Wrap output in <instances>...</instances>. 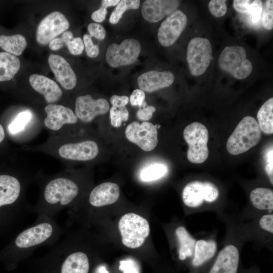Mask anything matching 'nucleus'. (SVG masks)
Returning <instances> with one entry per match:
<instances>
[{"mask_svg": "<svg viewBox=\"0 0 273 273\" xmlns=\"http://www.w3.org/2000/svg\"><path fill=\"white\" fill-rule=\"evenodd\" d=\"M79 191L78 186L73 179L64 176L55 177L43 186L38 201L31 210L38 216L54 217L71 205Z\"/></svg>", "mask_w": 273, "mask_h": 273, "instance_id": "nucleus-1", "label": "nucleus"}, {"mask_svg": "<svg viewBox=\"0 0 273 273\" xmlns=\"http://www.w3.org/2000/svg\"><path fill=\"white\" fill-rule=\"evenodd\" d=\"M244 242L230 228L227 238L222 248L203 273H240L241 250Z\"/></svg>", "mask_w": 273, "mask_h": 273, "instance_id": "nucleus-2", "label": "nucleus"}, {"mask_svg": "<svg viewBox=\"0 0 273 273\" xmlns=\"http://www.w3.org/2000/svg\"><path fill=\"white\" fill-rule=\"evenodd\" d=\"M217 186L210 181L193 180L184 188L181 198L184 204L193 213L211 210L219 197Z\"/></svg>", "mask_w": 273, "mask_h": 273, "instance_id": "nucleus-3", "label": "nucleus"}, {"mask_svg": "<svg viewBox=\"0 0 273 273\" xmlns=\"http://www.w3.org/2000/svg\"><path fill=\"white\" fill-rule=\"evenodd\" d=\"M261 136V131L256 120L250 116H245L228 139L226 149L234 155L245 153L258 143Z\"/></svg>", "mask_w": 273, "mask_h": 273, "instance_id": "nucleus-4", "label": "nucleus"}, {"mask_svg": "<svg viewBox=\"0 0 273 273\" xmlns=\"http://www.w3.org/2000/svg\"><path fill=\"white\" fill-rule=\"evenodd\" d=\"M118 228L123 244L130 248L141 246L150 234L148 221L133 213L123 215L119 221Z\"/></svg>", "mask_w": 273, "mask_h": 273, "instance_id": "nucleus-5", "label": "nucleus"}, {"mask_svg": "<svg viewBox=\"0 0 273 273\" xmlns=\"http://www.w3.org/2000/svg\"><path fill=\"white\" fill-rule=\"evenodd\" d=\"M218 62L221 70L240 80L247 78L252 70V63L247 58L246 50L241 46L225 47L220 54Z\"/></svg>", "mask_w": 273, "mask_h": 273, "instance_id": "nucleus-6", "label": "nucleus"}, {"mask_svg": "<svg viewBox=\"0 0 273 273\" xmlns=\"http://www.w3.org/2000/svg\"><path fill=\"white\" fill-rule=\"evenodd\" d=\"M183 135L189 145L187 157L189 161L200 164L206 160L209 155V133L206 127L201 123L193 122L185 128Z\"/></svg>", "mask_w": 273, "mask_h": 273, "instance_id": "nucleus-7", "label": "nucleus"}, {"mask_svg": "<svg viewBox=\"0 0 273 273\" xmlns=\"http://www.w3.org/2000/svg\"><path fill=\"white\" fill-rule=\"evenodd\" d=\"M187 59L193 75L197 76L204 73L213 59L210 41L206 38H192L188 46Z\"/></svg>", "mask_w": 273, "mask_h": 273, "instance_id": "nucleus-8", "label": "nucleus"}, {"mask_svg": "<svg viewBox=\"0 0 273 273\" xmlns=\"http://www.w3.org/2000/svg\"><path fill=\"white\" fill-rule=\"evenodd\" d=\"M140 42L134 38L124 40L120 44L112 43L108 47L106 59L108 64L113 68L133 63L141 52Z\"/></svg>", "mask_w": 273, "mask_h": 273, "instance_id": "nucleus-9", "label": "nucleus"}, {"mask_svg": "<svg viewBox=\"0 0 273 273\" xmlns=\"http://www.w3.org/2000/svg\"><path fill=\"white\" fill-rule=\"evenodd\" d=\"M125 134L128 141L145 151L153 150L158 144L157 129L149 122L145 121L140 124L134 121L127 125Z\"/></svg>", "mask_w": 273, "mask_h": 273, "instance_id": "nucleus-10", "label": "nucleus"}, {"mask_svg": "<svg viewBox=\"0 0 273 273\" xmlns=\"http://www.w3.org/2000/svg\"><path fill=\"white\" fill-rule=\"evenodd\" d=\"M213 237L197 239L193 256L188 266L189 273H203L218 252Z\"/></svg>", "mask_w": 273, "mask_h": 273, "instance_id": "nucleus-11", "label": "nucleus"}, {"mask_svg": "<svg viewBox=\"0 0 273 273\" xmlns=\"http://www.w3.org/2000/svg\"><path fill=\"white\" fill-rule=\"evenodd\" d=\"M69 27V23L64 14L59 11H54L45 17L38 24L36 33V40L41 45H46Z\"/></svg>", "mask_w": 273, "mask_h": 273, "instance_id": "nucleus-12", "label": "nucleus"}, {"mask_svg": "<svg viewBox=\"0 0 273 273\" xmlns=\"http://www.w3.org/2000/svg\"><path fill=\"white\" fill-rule=\"evenodd\" d=\"M187 17L181 11L171 13L161 24L158 31V39L164 47L173 44L186 27Z\"/></svg>", "mask_w": 273, "mask_h": 273, "instance_id": "nucleus-13", "label": "nucleus"}, {"mask_svg": "<svg viewBox=\"0 0 273 273\" xmlns=\"http://www.w3.org/2000/svg\"><path fill=\"white\" fill-rule=\"evenodd\" d=\"M109 108V104L105 99L95 100L89 95L80 96L75 101V114L82 121L89 122L97 115L106 114Z\"/></svg>", "mask_w": 273, "mask_h": 273, "instance_id": "nucleus-14", "label": "nucleus"}, {"mask_svg": "<svg viewBox=\"0 0 273 273\" xmlns=\"http://www.w3.org/2000/svg\"><path fill=\"white\" fill-rule=\"evenodd\" d=\"M59 155L66 160L88 161L94 159L98 154L97 144L90 140L75 143H67L58 149Z\"/></svg>", "mask_w": 273, "mask_h": 273, "instance_id": "nucleus-15", "label": "nucleus"}, {"mask_svg": "<svg viewBox=\"0 0 273 273\" xmlns=\"http://www.w3.org/2000/svg\"><path fill=\"white\" fill-rule=\"evenodd\" d=\"M47 117L44 120L46 127L57 131L67 124H75L78 118L69 108L55 104H49L44 108Z\"/></svg>", "mask_w": 273, "mask_h": 273, "instance_id": "nucleus-16", "label": "nucleus"}, {"mask_svg": "<svg viewBox=\"0 0 273 273\" xmlns=\"http://www.w3.org/2000/svg\"><path fill=\"white\" fill-rule=\"evenodd\" d=\"M179 4L180 1L174 0H146L142 5V15L147 21L156 23L174 12Z\"/></svg>", "mask_w": 273, "mask_h": 273, "instance_id": "nucleus-17", "label": "nucleus"}, {"mask_svg": "<svg viewBox=\"0 0 273 273\" xmlns=\"http://www.w3.org/2000/svg\"><path fill=\"white\" fill-rule=\"evenodd\" d=\"M48 63L56 80L63 88L71 90L75 86L77 82L75 73L63 57L51 54Z\"/></svg>", "mask_w": 273, "mask_h": 273, "instance_id": "nucleus-18", "label": "nucleus"}, {"mask_svg": "<svg viewBox=\"0 0 273 273\" xmlns=\"http://www.w3.org/2000/svg\"><path fill=\"white\" fill-rule=\"evenodd\" d=\"M174 79V75L170 71L151 70L140 75L138 78V83L141 89L144 92L152 93L169 87Z\"/></svg>", "mask_w": 273, "mask_h": 273, "instance_id": "nucleus-19", "label": "nucleus"}, {"mask_svg": "<svg viewBox=\"0 0 273 273\" xmlns=\"http://www.w3.org/2000/svg\"><path fill=\"white\" fill-rule=\"evenodd\" d=\"M120 196V189L117 184L106 182L94 188L90 193L88 202L95 207H100L116 202Z\"/></svg>", "mask_w": 273, "mask_h": 273, "instance_id": "nucleus-20", "label": "nucleus"}, {"mask_svg": "<svg viewBox=\"0 0 273 273\" xmlns=\"http://www.w3.org/2000/svg\"><path fill=\"white\" fill-rule=\"evenodd\" d=\"M29 80L32 88L43 96L49 104L57 102L62 96V91L58 84L44 75L32 74Z\"/></svg>", "mask_w": 273, "mask_h": 273, "instance_id": "nucleus-21", "label": "nucleus"}, {"mask_svg": "<svg viewBox=\"0 0 273 273\" xmlns=\"http://www.w3.org/2000/svg\"><path fill=\"white\" fill-rule=\"evenodd\" d=\"M22 194V184L12 175H0V208L18 202Z\"/></svg>", "mask_w": 273, "mask_h": 273, "instance_id": "nucleus-22", "label": "nucleus"}, {"mask_svg": "<svg viewBox=\"0 0 273 273\" xmlns=\"http://www.w3.org/2000/svg\"><path fill=\"white\" fill-rule=\"evenodd\" d=\"M174 234L177 242L178 258L181 261H187L188 266L193 256L197 239L184 225L178 226Z\"/></svg>", "mask_w": 273, "mask_h": 273, "instance_id": "nucleus-23", "label": "nucleus"}, {"mask_svg": "<svg viewBox=\"0 0 273 273\" xmlns=\"http://www.w3.org/2000/svg\"><path fill=\"white\" fill-rule=\"evenodd\" d=\"M89 268L87 254L81 251L67 254L62 261L60 273H88Z\"/></svg>", "mask_w": 273, "mask_h": 273, "instance_id": "nucleus-24", "label": "nucleus"}, {"mask_svg": "<svg viewBox=\"0 0 273 273\" xmlns=\"http://www.w3.org/2000/svg\"><path fill=\"white\" fill-rule=\"evenodd\" d=\"M249 200L251 205L259 213H272V190L263 187L253 189L250 193Z\"/></svg>", "mask_w": 273, "mask_h": 273, "instance_id": "nucleus-25", "label": "nucleus"}, {"mask_svg": "<svg viewBox=\"0 0 273 273\" xmlns=\"http://www.w3.org/2000/svg\"><path fill=\"white\" fill-rule=\"evenodd\" d=\"M64 46H67L69 52L73 55H80L84 49V46L80 37H73L70 31L63 33L61 37L52 40L49 43V48L53 51H57Z\"/></svg>", "mask_w": 273, "mask_h": 273, "instance_id": "nucleus-26", "label": "nucleus"}, {"mask_svg": "<svg viewBox=\"0 0 273 273\" xmlns=\"http://www.w3.org/2000/svg\"><path fill=\"white\" fill-rule=\"evenodd\" d=\"M19 59L7 52H0V81L11 80L19 71Z\"/></svg>", "mask_w": 273, "mask_h": 273, "instance_id": "nucleus-27", "label": "nucleus"}, {"mask_svg": "<svg viewBox=\"0 0 273 273\" xmlns=\"http://www.w3.org/2000/svg\"><path fill=\"white\" fill-rule=\"evenodd\" d=\"M27 41L21 34L10 36L0 35V47L6 52L14 56H20L25 49Z\"/></svg>", "mask_w": 273, "mask_h": 273, "instance_id": "nucleus-28", "label": "nucleus"}, {"mask_svg": "<svg viewBox=\"0 0 273 273\" xmlns=\"http://www.w3.org/2000/svg\"><path fill=\"white\" fill-rule=\"evenodd\" d=\"M258 124L261 131L267 134L273 133V98L261 106L257 114Z\"/></svg>", "mask_w": 273, "mask_h": 273, "instance_id": "nucleus-29", "label": "nucleus"}, {"mask_svg": "<svg viewBox=\"0 0 273 273\" xmlns=\"http://www.w3.org/2000/svg\"><path fill=\"white\" fill-rule=\"evenodd\" d=\"M167 172V167L165 164L154 163L144 167L140 172V177L143 181H152L163 177Z\"/></svg>", "mask_w": 273, "mask_h": 273, "instance_id": "nucleus-30", "label": "nucleus"}, {"mask_svg": "<svg viewBox=\"0 0 273 273\" xmlns=\"http://www.w3.org/2000/svg\"><path fill=\"white\" fill-rule=\"evenodd\" d=\"M139 0H122L112 11L109 22L113 24H117L122 18L123 14L129 9H138L140 7Z\"/></svg>", "mask_w": 273, "mask_h": 273, "instance_id": "nucleus-31", "label": "nucleus"}, {"mask_svg": "<svg viewBox=\"0 0 273 273\" xmlns=\"http://www.w3.org/2000/svg\"><path fill=\"white\" fill-rule=\"evenodd\" d=\"M32 114L30 111L20 112L9 124L8 129L12 134H16L23 130L26 125L30 121Z\"/></svg>", "mask_w": 273, "mask_h": 273, "instance_id": "nucleus-32", "label": "nucleus"}, {"mask_svg": "<svg viewBox=\"0 0 273 273\" xmlns=\"http://www.w3.org/2000/svg\"><path fill=\"white\" fill-rule=\"evenodd\" d=\"M261 21L264 28L271 30L273 28V1H266L262 9Z\"/></svg>", "mask_w": 273, "mask_h": 273, "instance_id": "nucleus-33", "label": "nucleus"}, {"mask_svg": "<svg viewBox=\"0 0 273 273\" xmlns=\"http://www.w3.org/2000/svg\"><path fill=\"white\" fill-rule=\"evenodd\" d=\"M262 9L263 5L261 1H253L249 5L246 13L248 14L249 21L251 24L256 25L259 22Z\"/></svg>", "mask_w": 273, "mask_h": 273, "instance_id": "nucleus-34", "label": "nucleus"}, {"mask_svg": "<svg viewBox=\"0 0 273 273\" xmlns=\"http://www.w3.org/2000/svg\"><path fill=\"white\" fill-rule=\"evenodd\" d=\"M208 9L210 13L214 17H222L227 11L226 1L211 0L208 4Z\"/></svg>", "mask_w": 273, "mask_h": 273, "instance_id": "nucleus-35", "label": "nucleus"}, {"mask_svg": "<svg viewBox=\"0 0 273 273\" xmlns=\"http://www.w3.org/2000/svg\"><path fill=\"white\" fill-rule=\"evenodd\" d=\"M83 43L87 55L90 58H95L99 54L98 45L95 44L90 35L84 34L83 37Z\"/></svg>", "mask_w": 273, "mask_h": 273, "instance_id": "nucleus-36", "label": "nucleus"}, {"mask_svg": "<svg viewBox=\"0 0 273 273\" xmlns=\"http://www.w3.org/2000/svg\"><path fill=\"white\" fill-rule=\"evenodd\" d=\"M155 111V107L147 105V102L144 101L136 112L137 118L142 121L149 120L152 118Z\"/></svg>", "mask_w": 273, "mask_h": 273, "instance_id": "nucleus-37", "label": "nucleus"}, {"mask_svg": "<svg viewBox=\"0 0 273 273\" xmlns=\"http://www.w3.org/2000/svg\"><path fill=\"white\" fill-rule=\"evenodd\" d=\"M119 269L123 273H140L139 266L136 262L131 259L120 261Z\"/></svg>", "mask_w": 273, "mask_h": 273, "instance_id": "nucleus-38", "label": "nucleus"}, {"mask_svg": "<svg viewBox=\"0 0 273 273\" xmlns=\"http://www.w3.org/2000/svg\"><path fill=\"white\" fill-rule=\"evenodd\" d=\"M90 36L94 37L98 40H103L106 36V31L102 25L96 23H91L87 27Z\"/></svg>", "mask_w": 273, "mask_h": 273, "instance_id": "nucleus-39", "label": "nucleus"}, {"mask_svg": "<svg viewBox=\"0 0 273 273\" xmlns=\"http://www.w3.org/2000/svg\"><path fill=\"white\" fill-rule=\"evenodd\" d=\"M145 94L141 89L134 90L130 96V102L133 106H138L140 108L143 102L145 101Z\"/></svg>", "mask_w": 273, "mask_h": 273, "instance_id": "nucleus-40", "label": "nucleus"}, {"mask_svg": "<svg viewBox=\"0 0 273 273\" xmlns=\"http://www.w3.org/2000/svg\"><path fill=\"white\" fill-rule=\"evenodd\" d=\"M110 117L111 123L113 126L118 127L121 125L122 115L118 108L112 106L110 109Z\"/></svg>", "mask_w": 273, "mask_h": 273, "instance_id": "nucleus-41", "label": "nucleus"}, {"mask_svg": "<svg viewBox=\"0 0 273 273\" xmlns=\"http://www.w3.org/2000/svg\"><path fill=\"white\" fill-rule=\"evenodd\" d=\"M272 149H270L266 154V162L265 170L268 177L269 180L273 184V160Z\"/></svg>", "mask_w": 273, "mask_h": 273, "instance_id": "nucleus-42", "label": "nucleus"}, {"mask_svg": "<svg viewBox=\"0 0 273 273\" xmlns=\"http://www.w3.org/2000/svg\"><path fill=\"white\" fill-rule=\"evenodd\" d=\"M129 101L128 97L126 96H119L117 95H113L110 98V103L113 107L119 108L125 105L128 103Z\"/></svg>", "mask_w": 273, "mask_h": 273, "instance_id": "nucleus-43", "label": "nucleus"}, {"mask_svg": "<svg viewBox=\"0 0 273 273\" xmlns=\"http://www.w3.org/2000/svg\"><path fill=\"white\" fill-rule=\"evenodd\" d=\"M253 1L235 0L233 3L234 8L240 13H246L249 5Z\"/></svg>", "mask_w": 273, "mask_h": 273, "instance_id": "nucleus-44", "label": "nucleus"}, {"mask_svg": "<svg viewBox=\"0 0 273 273\" xmlns=\"http://www.w3.org/2000/svg\"><path fill=\"white\" fill-rule=\"evenodd\" d=\"M107 14V9L101 7L100 9L92 13L91 17L94 21L97 22H102L105 19Z\"/></svg>", "mask_w": 273, "mask_h": 273, "instance_id": "nucleus-45", "label": "nucleus"}, {"mask_svg": "<svg viewBox=\"0 0 273 273\" xmlns=\"http://www.w3.org/2000/svg\"><path fill=\"white\" fill-rule=\"evenodd\" d=\"M119 0H103L101 2V7L107 8L111 6H115L120 2Z\"/></svg>", "mask_w": 273, "mask_h": 273, "instance_id": "nucleus-46", "label": "nucleus"}, {"mask_svg": "<svg viewBox=\"0 0 273 273\" xmlns=\"http://www.w3.org/2000/svg\"><path fill=\"white\" fill-rule=\"evenodd\" d=\"M240 273H261L259 268L257 266H253L247 268H245L243 266Z\"/></svg>", "mask_w": 273, "mask_h": 273, "instance_id": "nucleus-47", "label": "nucleus"}, {"mask_svg": "<svg viewBox=\"0 0 273 273\" xmlns=\"http://www.w3.org/2000/svg\"><path fill=\"white\" fill-rule=\"evenodd\" d=\"M5 136V133L4 128L0 124V143L4 140Z\"/></svg>", "mask_w": 273, "mask_h": 273, "instance_id": "nucleus-48", "label": "nucleus"}, {"mask_svg": "<svg viewBox=\"0 0 273 273\" xmlns=\"http://www.w3.org/2000/svg\"><path fill=\"white\" fill-rule=\"evenodd\" d=\"M98 273H109V271L107 270L105 266H101L99 268Z\"/></svg>", "mask_w": 273, "mask_h": 273, "instance_id": "nucleus-49", "label": "nucleus"}]
</instances>
